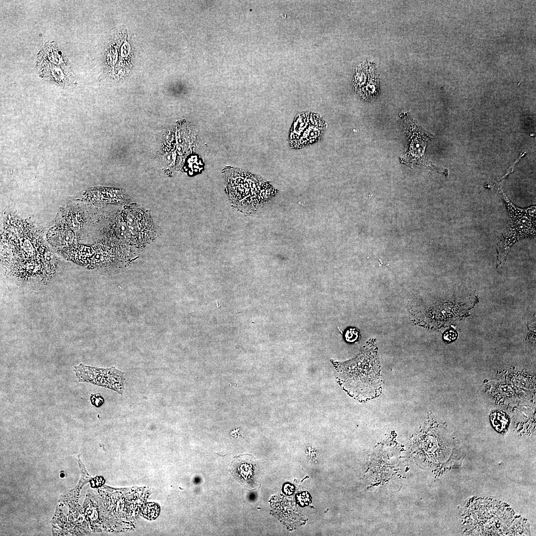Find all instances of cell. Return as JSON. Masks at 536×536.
<instances>
[{"label": "cell", "mask_w": 536, "mask_h": 536, "mask_svg": "<svg viewBox=\"0 0 536 536\" xmlns=\"http://www.w3.org/2000/svg\"><path fill=\"white\" fill-rule=\"evenodd\" d=\"M243 463H241L240 460L237 459L234 461L233 466L232 467V470L233 473L237 475L239 478L244 481H246L248 478L250 476L252 473V467L251 465L248 463H245V460L242 461Z\"/></svg>", "instance_id": "cell-7"}, {"label": "cell", "mask_w": 536, "mask_h": 536, "mask_svg": "<svg viewBox=\"0 0 536 536\" xmlns=\"http://www.w3.org/2000/svg\"><path fill=\"white\" fill-rule=\"evenodd\" d=\"M499 193L507 208L510 221L507 230L502 235L497 246L498 266L503 265L511 248L518 241L535 236L536 234V206L519 208L508 199L501 188Z\"/></svg>", "instance_id": "cell-3"}, {"label": "cell", "mask_w": 536, "mask_h": 536, "mask_svg": "<svg viewBox=\"0 0 536 536\" xmlns=\"http://www.w3.org/2000/svg\"><path fill=\"white\" fill-rule=\"evenodd\" d=\"M336 368L339 384L354 398L365 402L381 394L382 379L375 344L354 359L338 363Z\"/></svg>", "instance_id": "cell-1"}, {"label": "cell", "mask_w": 536, "mask_h": 536, "mask_svg": "<svg viewBox=\"0 0 536 536\" xmlns=\"http://www.w3.org/2000/svg\"><path fill=\"white\" fill-rule=\"evenodd\" d=\"M90 401L91 403L96 407H100L104 403V400L100 394L91 395Z\"/></svg>", "instance_id": "cell-10"}, {"label": "cell", "mask_w": 536, "mask_h": 536, "mask_svg": "<svg viewBox=\"0 0 536 536\" xmlns=\"http://www.w3.org/2000/svg\"><path fill=\"white\" fill-rule=\"evenodd\" d=\"M456 333L454 331H448L446 332L443 336L444 339L448 342L453 341L456 339Z\"/></svg>", "instance_id": "cell-11"}, {"label": "cell", "mask_w": 536, "mask_h": 536, "mask_svg": "<svg viewBox=\"0 0 536 536\" xmlns=\"http://www.w3.org/2000/svg\"><path fill=\"white\" fill-rule=\"evenodd\" d=\"M326 127L319 115L304 112L297 115L290 129L289 142L291 147L300 148L318 141Z\"/></svg>", "instance_id": "cell-4"}, {"label": "cell", "mask_w": 536, "mask_h": 536, "mask_svg": "<svg viewBox=\"0 0 536 536\" xmlns=\"http://www.w3.org/2000/svg\"><path fill=\"white\" fill-rule=\"evenodd\" d=\"M358 331L354 328H351L348 330L345 333V340L347 342H353L357 340L358 338Z\"/></svg>", "instance_id": "cell-9"}, {"label": "cell", "mask_w": 536, "mask_h": 536, "mask_svg": "<svg viewBox=\"0 0 536 536\" xmlns=\"http://www.w3.org/2000/svg\"><path fill=\"white\" fill-rule=\"evenodd\" d=\"M224 173L229 198L241 212L254 210L275 194L270 184L251 173L227 167Z\"/></svg>", "instance_id": "cell-2"}, {"label": "cell", "mask_w": 536, "mask_h": 536, "mask_svg": "<svg viewBox=\"0 0 536 536\" xmlns=\"http://www.w3.org/2000/svg\"><path fill=\"white\" fill-rule=\"evenodd\" d=\"M490 419L494 427L499 432L506 429L509 422L507 414L501 411L491 413Z\"/></svg>", "instance_id": "cell-8"}, {"label": "cell", "mask_w": 536, "mask_h": 536, "mask_svg": "<svg viewBox=\"0 0 536 536\" xmlns=\"http://www.w3.org/2000/svg\"><path fill=\"white\" fill-rule=\"evenodd\" d=\"M406 122L407 125L404 126L405 130L408 135V148L404 157L402 158V163L405 162L406 164H422L427 167L433 168L425 157L424 151L426 142L429 139L426 135H423L422 132L413 121Z\"/></svg>", "instance_id": "cell-6"}, {"label": "cell", "mask_w": 536, "mask_h": 536, "mask_svg": "<svg viewBox=\"0 0 536 536\" xmlns=\"http://www.w3.org/2000/svg\"><path fill=\"white\" fill-rule=\"evenodd\" d=\"M74 371L79 382L107 388L121 395L123 393L125 373L115 367L99 368L81 363L74 366Z\"/></svg>", "instance_id": "cell-5"}]
</instances>
